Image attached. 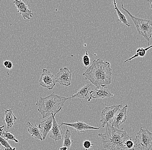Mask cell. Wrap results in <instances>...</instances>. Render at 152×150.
<instances>
[{
  "instance_id": "cell-1",
  "label": "cell",
  "mask_w": 152,
  "mask_h": 150,
  "mask_svg": "<svg viewBox=\"0 0 152 150\" xmlns=\"http://www.w3.org/2000/svg\"><path fill=\"white\" fill-rule=\"evenodd\" d=\"M112 70L109 62L98 59L93 61L83 75L96 87L107 86L112 83Z\"/></svg>"
},
{
  "instance_id": "cell-2",
  "label": "cell",
  "mask_w": 152,
  "mask_h": 150,
  "mask_svg": "<svg viewBox=\"0 0 152 150\" xmlns=\"http://www.w3.org/2000/svg\"><path fill=\"white\" fill-rule=\"evenodd\" d=\"M98 135L102 138L103 148L109 150H128L126 148L127 140L131 138L124 128L115 129L108 123L104 133Z\"/></svg>"
},
{
  "instance_id": "cell-3",
  "label": "cell",
  "mask_w": 152,
  "mask_h": 150,
  "mask_svg": "<svg viewBox=\"0 0 152 150\" xmlns=\"http://www.w3.org/2000/svg\"><path fill=\"white\" fill-rule=\"evenodd\" d=\"M69 99L71 98L61 96L53 92L47 97H40L36 102V105L42 118H45L52 114H57Z\"/></svg>"
},
{
  "instance_id": "cell-4",
  "label": "cell",
  "mask_w": 152,
  "mask_h": 150,
  "mask_svg": "<svg viewBox=\"0 0 152 150\" xmlns=\"http://www.w3.org/2000/svg\"><path fill=\"white\" fill-rule=\"evenodd\" d=\"M121 7L124 12L128 14L130 18L136 27L138 34L142 36L147 41L148 45L150 44V40L152 36V21L150 20L143 19L133 16L128 10L124 8L123 4H121Z\"/></svg>"
},
{
  "instance_id": "cell-5",
  "label": "cell",
  "mask_w": 152,
  "mask_h": 150,
  "mask_svg": "<svg viewBox=\"0 0 152 150\" xmlns=\"http://www.w3.org/2000/svg\"><path fill=\"white\" fill-rule=\"evenodd\" d=\"M135 139L136 147L140 150H152V133L140 128Z\"/></svg>"
},
{
  "instance_id": "cell-6",
  "label": "cell",
  "mask_w": 152,
  "mask_h": 150,
  "mask_svg": "<svg viewBox=\"0 0 152 150\" xmlns=\"http://www.w3.org/2000/svg\"><path fill=\"white\" fill-rule=\"evenodd\" d=\"M122 107L121 104L114 105L109 107H104L101 115L100 122L102 128H104L108 123L111 124L113 120L115 115L118 111Z\"/></svg>"
},
{
  "instance_id": "cell-7",
  "label": "cell",
  "mask_w": 152,
  "mask_h": 150,
  "mask_svg": "<svg viewBox=\"0 0 152 150\" xmlns=\"http://www.w3.org/2000/svg\"><path fill=\"white\" fill-rule=\"evenodd\" d=\"M56 80L54 75L47 69H43L42 73L39 80V84L42 87L52 90L56 84Z\"/></svg>"
},
{
  "instance_id": "cell-8",
  "label": "cell",
  "mask_w": 152,
  "mask_h": 150,
  "mask_svg": "<svg viewBox=\"0 0 152 150\" xmlns=\"http://www.w3.org/2000/svg\"><path fill=\"white\" fill-rule=\"evenodd\" d=\"M13 4L17 8L18 12L21 15L23 19L30 20L33 17V14L29 9L28 1L14 0Z\"/></svg>"
},
{
  "instance_id": "cell-9",
  "label": "cell",
  "mask_w": 152,
  "mask_h": 150,
  "mask_svg": "<svg viewBox=\"0 0 152 150\" xmlns=\"http://www.w3.org/2000/svg\"><path fill=\"white\" fill-rule=\"evenodd\" d=\"M57 82L61 86L69 87L71 85L72 74L67 67L61 68L55 76Z\"/></svg>"
},
{
  "instance_id": "cell-10",
  "label": "cell",
  "mask_w": 152,
  "mask_h": 150,
  "mask_svg": "<svg viewBox=\"0 0 152 150\" xmlns=\"http://www.w3.org/2000/svg\"><path fill=\"white\" fill-rule=\"evenodd\" d=\"M94 86V85L91 83L86 84L83 87H82L77 93L72 95L71 97V99L76 98H79L84 99L88 102H90L92 99L91 94L95 88Z\"/></svg>"
},
{
  "instance_id": "cell-11",
  "label": "cell",
  "mask_w": 152,
  "mask_h": 150,
  "mask_svg": "<svg viewBox=\"0 0 152 150\" xmlns=\"http://www.w3.org/2000/svg\"><path fill=\"white\" fill-rule=\"evenodd\" d=\"M128 105L125 104L122 108L120 109L115 115L111 126L115 129H118L120 126L124 123L127 119V111Z\"/></svg>"
},
{
  "instance_id": "cell-12",
  "label": "cell",
  "mask_w": 152,
  "mask_h": 150,
  "mask_svg": "<svg viewBox=\"0 0 152 150\" xmlns=\"http://www.w3.org/2000/svg\"><path fill=\"white\" fill-rule=\"evenodd\" d=\"M70 126L74 128L77 132H80L85 133L86 131L88 130H99V127H93L86 123L84 121H77L73 123H62L61 126Z\"/></svg>"
},
{
  "instance_id": "cell-13",
  "label": "cell",
  "mask_w": 152,
  "mask_h": 150,
  "mask_svg": "<svg viewBox=\"0 0 152 150\" xmlns=\"http://www.w3.org/2000/svg\"><path fill=\"white\" fill-rule=\"evenodd\" d=\"M114 96L109 91L106 85H102L99 87H95L94 90L91 94L92 99H103Z\"/></svg>"
},
{
  "instance_id": "cell-14",
  "label": "cell",
  "mask_w": 152,
  "mask_h": 150,
  "mask_svg": "<svg viewBox=\"0 0 152 150\" xmlns=\"http://www.w3.org/2000/svg\"><path fill=\"white\" fill-rule=\"evenodd\" d=\"M53 116L52 115L39 124L38 127L40 131L43 140H45L48 133L51 131L53 124Z\"/></svg>"
},
{
  "instance_id": "cell-15",
  "label": "cell",
  "mask_w": 152,
  "mask_h": 150,
  "mask_svg": "<svg viewBox=\"0 0 152 150\" xmlns=\"http://www.w3.org/2000/svg\"><path fill=\"white\" fill-rule=\"evenodd\" d=\"M56 114H52L53 116V124L51 131H50V138H52L55 141H58L62 138V131L61 128V125H58L56 120Z\"/></svg>"
},
{
  "instance_id": "cell-16",
  "label": "cell",
  "mask_w": 152,
  "mask_h": 150,
  "mask_svg": "<svg viewBox=\"0 0 152 150\" xmlns=\"http://www.w3.org/2000/svg\"><path fill=\"white\" fill-rule=\"evenodd\" d=\"M26 127L27 128V131L32 137L37 140L41 141L43 140L39 127L36 124H33L28 121L26 125Z\"/></svg>"
},
{
  "instance_id": "cell-17",
  "label": "cell",
  "mask_w": 152,
  "mask_h": 150,
  "mask_svg": "<svg viewBox=\"0 0 152 150\" xmlns=\"http://www.w3.org/2000/svg\"><path fill=\"white\" fill-rule=\"evenodd\" d=\"M4 114L5 122L8 130L13 127L15 122L18 120V119L14 115L12 109H7L4 108Z\"/></svg>"
},
{
  "instance_id": "cell-18",
  "label": "cell",
  "mask_w": 152,
  "mask_h": 150,
  "mask_svg": "<svg viewBox=\"0 0 152 150\" xmlns=\"http://www.w3.org/2000/svg\"><path fill=\"white\" fill-rule=\"evenodd\" d=\"M113 4L114 7H115V9L116 11L117 15L118 17V20L121 23H123L126 26L128 27H130V23L128 22L127 18L124 14H122L120 10H119L118 7L117 6V3L115 0H113Z\"/></svg>"
},
{
  "instance_id": "cell-19",
  "label": "cell",
  "mask_w": 152,
  "mask_h": 150,
  "mask_svg": "<svg viewBox=\"0 0 152 150\" xmlns=\"http://www.w3.org/2000/svg\"><path fill=\"white\" fill-rule=\"evenodd\" d=\"M152 48V45L146 48H137L136 51V54H135L133 56L130 58L127 59L126 60L124 61V62L126 63L128 61H131L132 60L136 58L140 57H144L146 55L147 51Z\"/></svg>"
},
{
  "instance_id": "cell-20",
  "label": "cell",
  "mask_w": 152,
  "mask_h": 150,
  "mask_svg": "<svg viewBox=\"0 0 152 150\" xmlns=\"http://www.w3.org/2000/svg\"><path fill=\"white\" fill-rule=\"evenodd\" d=\"M66 130H65V134L64 135L63 145V146L67 147L68 150L70 149L71 145L73 143V140L71 138V131L66 126Z\"/></svg>"
},
{
  "instance_id": "cell-21",
  "label": "cell",
  "mask_w": 152,
  "mask_h": 150,
  "mask_svg": "<svg viewBox=\"0 0 152 150\" xmlns=\"http://www.w3.org/2000/svg\"><path fill=\"white\" fill-rule=\"evenodd\" d=\"M0 136L2 138H4V139L6 140H10L12 141H14L15 143H18L19 140L18 139H16L15 136L14 135L12 134L11 133L9 132L8 131L4 132Z\"/></svg>"
},
{
  "instance_id": "cell-22",
  "label": "cell",
  "mask_w": 152,
  "mask_h": 150,
  "mask_svg": "<svg viewBox=\"0 0 152 150\" xmlns=\"http://www.w3.org/2000/svg\"><path fill=\"white\" fill-rule=\"evenodd\" d=\"M0 143L4 148V150H16V148L10 145L7 140L0 136Z\"/></svg>"
},
{
  "instance_id": "cell-23",
  "label": "cell",
  "mask_w": 152,
  "mask_h": 150,
  "mask_svg": "<svg viewBox=\"0 0 152 150\" xmlns=\"http://www.w3.org/2000/svg\"><path fill=\"white\" fill-rule=\"evenodd\" d=\"M82 60L83 63V64L85 66V68L90 65V58L89 57V54H88L87 51L86 52L85 55L83 57Z\"/></svg>"
},
{
  "instance_id": "cell-24",
  "label": "cell",
  "mask_w": 152,
  "mask_h": 150,
  "mask_svg": "<svg viewBox=\"0 0 152 150\" xmlns=\"http://www.w3.org/2000/svg\"><path fill=\"white\" fill-rule=\"evenodd\" d=\"M94 145L90 140H86L83 142V147L85 148L86 150H87L92 148Z\"/></svg>"
},
{
  "instance_id": "cell-25",
  "label": "cell",
  "mask_w": 152,
  "mask_h": 150,
  "mask_svg": "<svg viewBox=\"0 0 152 150\" xmlns=\"http://www.w3.org/2000/svg\"><path fill=\"white\" fill-rule=\"evenodd\" d=\"M13 67V64L11 61H10L9 64H8L7 66L6 67V68H7L8 69H12Z\"/></svg>"
},
{
  "instance_id": "cell-26",
  "label": "cell",
  "mask_w": 152,
  "mask_h": 150,
  "mask_svg": "<svg viewBox=\"0 0 152 150\" xmlns=\"http://www.w3.org/2000/svg\"><path fill=\"white\" fill-rule=\"evenodd\" d=\"M5 126L4 125V126H1L0 127V135L2 134L4 132V128Z\"/></svg>"
},
{
  "instance_id": "cell-27",
  "label": "cell",
  "mask_w": 152,
  "mask_h": 150,
  "mask_svg": "<svg viewBox=\"0 0 152 150\" xmlns=\"http://www.w3.org/2000/svg\"><path fill=\"white\" fill-rule=\"evenodd\" d=\"M9 61H5L4 62L3 64L5 68L8 65V64H9Z\"/></svg>"
},
{
  "instance_id": "cell-28",
  "label": "cell",
  "mask_w": 152,
  "mask_h": 150,
  "mask_svg": "<svg viewBox=\"0 0 152 150\" xmlns=\"http://www.w3.org/2000/svg\"><path fill=\"white\" fill-rule=\"evenodd\" d=\"M60 150H69L67 149V147H65V146H62L61 148L60 149Z\"/></svg>"
},
{
  "instance_id": "cell-29",
  "label": "cell",
  "mask_w": 152,
  "mask_h": 150,
  "mask_svg": "<svg viewBox=\"0 0 152 150\" xmlns=\"http://www.w3.org/2000/svg\"><path fill=\"white\" fill-rule=\"evenodd\" d=\"M147 1L150 3V5H151V10L152 11V0H149Z\"/></svg>"
},
{
  "instance_id": "cell-30",
  "label": "cell",
  "mask_w": 152,
  "mask_h": 150,
  "mask_svg": "<svg viewBox=\"0 0 152 150\" xmlns=\"http://www.w3.org/2000/svg\"><path fill=\"white\" fill-rule=\"evenodd\" d=\"M4 148L0 143V150H4Z\"/></svg>"
},
{
  "instance_id": "cell-31",
  "label": "cell",
  "mask_w": 152,
  "mask_h": 150,
  "mask_svg": "<svg viewBox=\"0 0 152 150\" xmlns=\"http://www.w3.org/2000/svg\"><path fill=\"white\" fill-rule=\"evenodd\" d=\"M151 126H152V125H151Z\"/></svg>"
}]
</instances>
